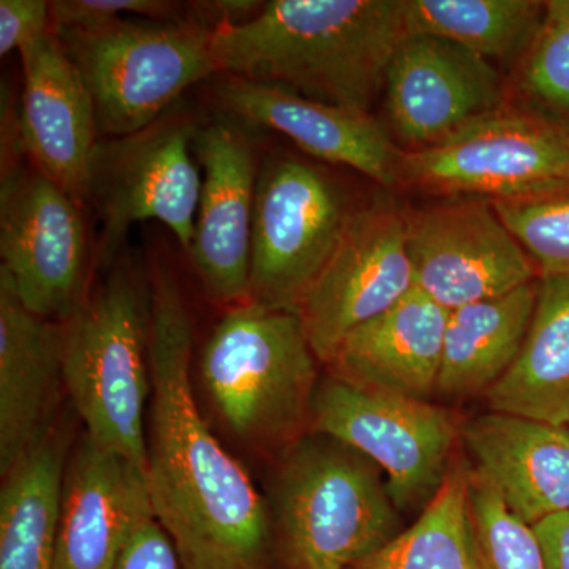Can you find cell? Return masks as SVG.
<instances>
[{"instance_id": "1", "label": "cell", "mask_w": 569, "mask_h": 569, "mask_svg": "<svg viewBox=\"0 0 569 569\" xmlns=\"http://www.w3.org/2000/svg\"><path fill=\"white\" fill-rule=\"evenodd\" d=\"M193 325L178 280L151 282L152 397L146 481L153 515L183 569H263L268 509L252 478L213 437L194 399Z\"/></svg>"}, {"instance_id": "2", "label": "cell", "mask_w": 569, "mask_h": 569, "mask_svg": "<svg viewBox=\"0 0 569 569\" xmlns=\"http://www.w3.org/2000/svg\"><path fill=\"white\" fill-rule=\"evenodd\" d=\"M408 36L406 0H272L211 36L219 71L369 112Z\"/></svg>"}, {"instance_id": "3", "label": "cell", "mask_w": 569, "mask_h": 569, "mask_svg": "<svg viewBox=\"0 0 569 569\" xmlns=\"http://www.w3.org/2000/svg\"><path fill=\"white\" fill-rule=\"evenodd\" d=\"M62 325V383L86 436L146 471L151 284L118 268Z\"/></svg>"}, {"instance_id": "4", "label": "cell", "mask_w": 569, "mask_h": 569, "mask_svg": "<svg viewBox=\"0 0 569 569\" xmlns=\"http://www.w3.org/2000/svg\"><path fill=\"white\" fill-rule=\"evenodd\" d=\"M317 362L298 312L247 301L213 328L200 373L231 432L260 443L290 436L310 413Z\"/></svg>"}, {"instance_id": "5", "label": "cell", "mask_w": 569, "mask_h": 569, "mask_svg": "<svg viewBox=\"0 0 569 569\" xmlns=\"http://www.w3.org/2000/svg\"><path fill=\"white\" fill-rule=\"evenodd\" d=\"M320 437L291 452L277 486L287 569H351L400 533L380 468Z\"/></svg>"}, {"instance_id": "6", "label": "cell", "mask_w": 569, "mask_h": 569, "mask_svg": "<svg viewBox=\"0 0 569 569\" xmlns=\"http://www.w3.org/2000/svg\"><path fill=\"white\" fill-rule=\"evenodd\" d=\"M91 92L100 132L126 138L160 116L194 82L219 71L212 31L192 20H116L52 29Z\"/></svg>"}, {"instance_id": "7", "label": "cell", "mask_w": 569, "mask_h": 569, "mask_svg": "<svg viewBox=\"0 0 569 569\" xmlns=\"http://www.w3.org/2000/svg\"><path fill=\"white\" fill-rule=\"evenodd\" d=\"M399 183L488 201L568 186L569 121L503 103L440 144L402 151Z\"/></svg>"}, {"instance_id": "8", "label": "cell", "mask_w": 569, "mask_h": 569, "mask_svg": "<svg viewBox=\"0 0 569 569\" xmlns=\"http://www.w3.org/2000/svg\"><path fill=\"white\" fill-rule=\"evenodd\" d=\"M350 213L335 181L305 160L271 156L254 192L250 298L298 312Z\"/></svg>"}, {"instance_id": "9", "label": "cell", "mask_w": 569, "mask_h": 569, "mask_svg": "<svg viewBox=\"0 0 569 569\" xmlns=\"http://www.w3.org/2000/svg\"><path fill=\"white\" fill-rule=\"evenodd\" d=\"M309 418L318 436L355 449L387 475L399 511L425 508L451 470L458 425L427 400L370 391L331 376L318 383Z\"/></svg>"}, {"instance_id": "10", "label": "cell", "mask_w": 569, "mask_h": 569, "mask_svg": "<svg viewBox=\"0 0 569 569\" xmlns=\"http://www.w3.org/2000/svg\"><path fill=\"white\" fill-rule=\"evenodd\" d=\"M197 127L160 119L141 132L99 144L91 197L100 212L99 261L110 264L132 224L157 220L192 250L203 179L193 162Z\"/></svg>"}, {"instance_id": "11", "label": "cell", "mask_w": 569, "mask_h": 569, "mask_svg": "<svg viewBox=\"0 0 569 569\" xmlns=\"http://www.w3.org/2000/svg\"><path fill=\"white\" fill-rule=\"evenodd\" d=\"M0 197V271L32 313L63 323L86 301L81 204L39 170L3 173Z\"/></svg>"}, {"instance_id": "12", "label": "cell", "mask_w": 569, "mask_h": 569, "mask_svg": "<svg viewBox=\"0 0 569 569\" xmlns=\"http://www.w3.org/2000/svg\"><path fill=\"white\" fill-rule=\"evenodd\" d=\"M413 288L406 212L389 203L350 211L335 252L298 309L318 361L328 365L350 332Z\"/></svg>"}, {"instance_id": "13", "label": "cell", "mask_w": 569, "mask_h": 569, "mask_svg": "<svg viewBox=\"0 0 569 569\" xmlns=\"http://www.w3.org/2000/svg\"><path fill=\"white\" fill-rule=\"evenodd\" d=\"M415 288L448 312L518 290L537 266L490 201H449L406 212Z\"/></svg>"}, {"instance_id": "14", "label": "cell", "mask_w": 569, "mask_h": 569, "mask_svg": "<svg viewBox=\"0 0 569 569\" xmlns=\"http://www.w3.org/2000/svg\"><path fill=\"white\" fill-rule=\"evenodd\" d=\"M389 122L403 151L440 144L505 103L503 82L481 56L455 41L411 33L387 71Z\"/></svg>"}, {"instance_id": "15", "label": "cell", "mask_w": 569, "mask_h": 569, "mask_svg": "<svg viewBox=\"0 0 569 569\" xmlns=\"http://www.w3.org/2000/svg\"><path fill=\"white\" fill-rule=\"evenodd\" d=\"M193 152L203 164L192 250L206 293L233 307L250 298V252L258 167L249 137L233 122L197 127Z\"/></svg>"}, {"instance_id": "16", "label": "cell", "mask_w": 569, "mask_h": 569, "mask_svg": "<svg viewBox=\"0 0 569 569\" xmlns=\"http://www.w3.org/2000/svg\"><path fill=\"white\" fill-rule=\"evenodd\" d=\"M20 52L24 70L18 118L21 148L36 170L82 204L91 197L99 149L91 92L54 32Z\"/></svg>"}, {"instance_id": "17", "label": "cell", "mask_w": 569, "mask_h": 569, "mask_svg": "<svg viewBox=\"0 0 569 569\" xmlns=\"http://www.w3.org/2000/svg\"><path fill=\"white\" fill-rule=\"evenodd\" d=\"M216 97L231 118L277 130L316 159L353 168L380 186L399 183L403 149L369 112L231 74L217 86Z\"/></svg>"}, {"instance_id": "18", "label": "cell", "mask_w": 569, "mask_h": 569, "mask_svg": "<svg viewBox=\"0 0 569 569\" xmlns=\"http://www.w3.org/2000/svg\"><path fill=\"white\" fill-rule=\"evenodd\" d=\"M151 511L146 471L84 436L63 477L54 569H112Z\"/></svg>"}, {"instance_id": "19", "label": "cell", "mask_w": 569, "mask_h": 569, "mask_svg": "<svg viewBox=\"0 0 569 569\" xmlns=\"http://www.w3.org/2000/svg\"><path fill=\"white\" fill-rule=\"evenodd\" d=\"M449 312L413 288L342 340L331 376L355 387L427 400L437 391Z\"/></svg>"}, {"instance_id": "20", "label": "cell", "mask_w": 569, "mask_h": 569, "mask_svg": "<svg viewBox=\"0 0 569 569\" xmlns=\"http://www.w3.org/2000/svg\"><path fill=\"white\" fill-rule=\"evenodd\" d=\"M479 473L529 526L569 509V427L489 413L462 429Z\"/></svg>"}, {"instance_id": "21", "label": "cell", "mask_w": 569, "mask_h": 569, "mask_svg": "<svg viewBox=\"0 0 569 569\" xmlns=\"http://www.w3.org/2000/svg\"><path fill=\"white\" fill-rule=\"evenodd\" d=\"M63 325L32 313L0 271V473H7L50 426L62 383Z\"/></svg>"}, {"instance_id": "22", "label": "cell", "mask_w": 569, "mask_h": 569, "mask_svg": "<svg viewBox=\"0 0 569 569\" xmlns=\"http://www.w3.org/2000/svg\"><path fill=\"white\" fill-rule=\"evenodd\" d=\"M538 282L449 312L438 395H486L507 376L529 335Z\"/></svg>"}, {"instance_id": "23", "label": "cell", "mask_w": 569, "mask_h": 569, "mask_svg": "<svg viewBox=\"0 0 569 569\" xmlns=\"http://www.w3.org/2000/svg\"><path fill=\"white\" fill-rule=\"evenodd\" d=\"M486 399L492 411L569 425V276L539 277L526 343Z\"/></svg>"}, {"instance_id": "24", "label": "cell", "mask_w": 569, "mask_h": 569, "mask_svg": "<svg viewBox=\"0 0 569 569\" xmlns=\"http://www.w3.org/2000/svg\"><path fill=\"white\" fill-rule=\"evenodd\" d=\"M66 468V441L51 427L3 475L0 569H54Z\"/></svg>"}, {"instance_id": "25", "label": "cell", "mask_w": 569, "mask_h": 569, "mask_svg": "<svg viewBox=\"0 0 569 569\" xmlns=\"http://www.w3.org/2000/svg\"><path fill=\"white\" fill-rule=\"evenodd\" d=\"M542 14L538 0H406L408 36L451 40L486 61L523 56Z\"/></svg>"}, {"instance_id": "26", "label": "cell", "mask_w": 569, "mask_h": 569, "mask_svg": "<svg viewBox=\"0 0 569 569\" xmlns=\"http://www.w3.org/2000/svg\"><path fill=\"white\" fill-rule=\"evenodd\" d=\"M468 471L463 467L449 470L417 522L351 569H478Z\"/></svg>"}, {"instance_id": "27", "label": "cell", "mask_w": 569, "mask_h": 569, "mask_svg": "<svg viewBox=\"0 0 569 569\" xmlns=\"http://www.w3.org/2000/svg\"><path fill=\"white\" fill-rule=\"evenodd\" d=\"M468 505L478 569H545L533 527L478 470L468 471Z\"/></svg>"}, {"instance_id": "28", "label": "cell", "mask_w": 569, "mask_h": 569, "mask_svg": "<svg viewBox=\"0 0 569 569\" xmlns=\"http://www.w3.org/2000/svg\"><path fill=\"white\" fill-rule=\"evenodd\" d=\"M490 204L529 253L539 277L569 276V183Z\"/></svg>"}, {"instance_id": "29", "label": "cell", "mask_w": 569, "mask_h": 569, "mask_svg": "<svg viewBox=\"0 0 569 569\" xmlns=\"http://www.w3.org/2000/svg\"><path fill=\"white\" fill-rule=\"evenodd\" d=\"M519 88L530 107L569 121V0H548L523 52Z\"/></svg>"}, {"instance_id": "30", "label": "cell", "mask_w": 569, "mask_h": 569, "mask_svg": "<svg viewBox=\"0 0 569 569\" xmlns=\"http://www.w3.org/2000/svg\"><path fill=\"white\" fill-rule=\"evenodd\" d=\"M182 7L162 0H58L51 2L52 29H84L140 14L152 20L181 21Z\"/></svg>"}, {"instance_id": "31", "label": "cell", "mask_w": 569, "mask_h": 569, "mask_svg": "<svg viewBox=\"0 0 569 569\" xmlns=\"http://www.w3.org/2000/svg\"><path fill=\"white\" fill-rule=\"evenodd\" d=\"M112 569H183L174 542L153 511L142 516L123 542Z\"/></svg>"}, {"instance_id": "32", "label": "cell", "mask_w": 569, "mask_h": 569, "mask_svg": "<svg viewBox=\"0 0 569 569\" xmlns=\"http://www.w3.org/2000/svg\"><path fill=\"white\" fill-rule=\"evenodd\" d=\"M51 31V2L0 0V56L21 51Z\"/></svg>"}, {"instance_id": "33", "label": "cell", "mask_w": 569, "mask_h": 569, "mask_svg": "<svg viewBox=\"0 0 569 569\" xmlns=\"http://www.w3.org/2000/svg\"><path fill=\"white\" fill-rule=\"evenodd\" d=\"M542 568L569 569V509L535 523Z\"/></svg>"}, {"instance_id": "34", "label": "cell", "mask_w": 569, "mask_h": 569, "mask_svg": "<svg viewBox=\"0 0 569 569\" xmlns=\"http://www.w3.org/2000/svg\"><path fill=\"white\" fill-rule=\"evenodd\" d=\"M568 427H569V425H568Z\"/></svg>"}]
</instances>
